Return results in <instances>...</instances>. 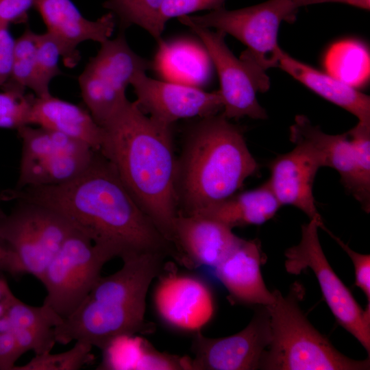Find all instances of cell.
Here are the masks:
<instances>
[{"label":"cell","mask_w":370,"mask_h":370,"mask_svg":"<svg viewBox=\"0 0 370 370\" xmlns=\"http://www.w3.org/2000/svg\"><path fill=\"white\" fill-rule=\"evenodd\" d=\"M62 58L60 48L47 32L37 34L36 79L33 92L36 97L51 94V82L62 72L59 61Z\"/></svg>","instance_id":"cell-28"},{"label":"cell","mask_w":370,"mask_h":370,"mask_svg":"<svg viewBox=\"0 0 370 370\" xmlns=\"http://www.w3.org/2000/svg\"><path fill=\"white\" fill-rule=\"evenodd\" d=\"M32 125L62 133L95 151H100L102 147L104 130L89 111L51 94L34 95L29 115V125Z\"/></svg>","instance_id":"cell-19"},{"label":"cell","mask_w":370,"mask_h":370,"mask_svg":"<svg viewBox=\"0 0 370 370\" xmlns=\"http://www.w3.org/2000/svg\"><path fill=\"white\" fill-rule=\"evenodd\" d=\"M300 139L310 144L321 155L324 166L335 169L341 182L356 200L358 198V178L354 149L346 133L328 134L314 125L304 115H297L290 127V140Z\"/></svg>","instance_id":"cell-21"},{"label":"cell","mask_w":370,"mask_h":370,"mask_svg":"<svg viewBox=\"0 0 370 370\" xmlns=\"http://www.w3.org/2000/svg\"><path fill=\"white\" fill-rule=\"evenodd\" d=\"M270 339L269 317L266 307L262 306L249 324L235 334L214 338L197 332L190 370L258 369Z\"/></svg>","instance_id":"cell-12"},{"label":"cell","mask_w":370,"mask_h":370,"mask_svg":"<svg viewBox=\"0 0 370 370\" xmlns=\"http://www.w3.org/2000/svg\"><path fill=\"white\" fill-rule=\"evenodd\" d=\"M354 149L358 178L357 201L367 212L370 210V125L358 123L347 132Z\"/></svg>","instance_id":"cell-29"},{"label":"cell","mask_w":370,"mask_h":370,"mask_svg":"<svg viewBox=\"0 0 370 370\" xmlns=\"http://www.w3.org/2000/svg\"><path fill=\"white\" fill-rule=\"evenodd\" d=\"M346 252L353 262L355 273V284L365 293L368 304H370V256L362 254L352 249L338 237L328 229H324Z\"/></svg>","instance_id":"cell-33"},{"label":"cell","mask_w":370,"mask_h":370,"mask_svg":"<svg viewBox=\"0 0 370 370\" xmlns=\"http://www.w3.org/2000/svg\"><path fill=\"white\" fill-rule=\"evenodd\" d=\"M0 271L12 275L23 273L15 253L0 238Z\"/></svg>","instance_id":"cell-37"},{"label":"cell","mask_w":370,"mask_h":370,"mask_svg":"<svg viewBox=\"0 0 370 370\" xmlns=\"http://www.w3.org/2000/svg\"><path fill=\"white\" fill-rule=\"evenodd\" d=\"M325 227L316 219L301 226L299 243L287 249L286 271L299 275L310 269L320 286L323 297L336 320L370 353V304L362 309L347 287L338 277L322 249L318 229Z\"/></svg>","instance_id":"cell-10"},{"label":"cell","mask_w":370,"mask_h":370,"mask_svg":"<svg viewBox=\"0 0 370 370\" xmlns=\"http://www.w3.org/2000/svg\"><path fill=\"white\" fill-rule=\"evenodd\" d=\"M166 257L150 252L122 259V267L100 276L75 311L54 328L56 341H82L104 350L116 338L146 329L147 291Z\"/></svg>","instance_id":"cell-4"},{"label":"cell","mask_w":370,"mask_h":370,"mask_svg":"<svg viewBox=\"0 0 370 370\" xmlns=\"http://www.w3.org/2000/svg\"><path fill=\"white\" fill-rule=\"evenodd\" d=\"M278 67L317 95L354 115L358 123L370 125V97L352 85L293 58L282 49Z\"/></svg>","instance_id":"cell-20"},{"label":"cell","mask_w":370,"mask_h":370,"mask_svg":"<svg viewBox=\"0 0 370 370\" xmlns=\"http://www.w3.org/2000/svg\"><path fill=\"white\" fill-rule=\"evenodd\" d=\"M5 316L9 330L13 328L17 332L36 355L51 352L56 342L54 328L63 321L51 308L44 304L30 306L14 296L6 308Z\"/></svg>","instance_id":"cell-23"},{"label":"cell","mask_w":370,"mask_h":370,"mask_svg":"<svg viewBox=\"0 0 370 370\" xmlns=\"http://www.w3.org/2000/svg\"><path fill=\"white\" fill-rule=\"evenodd\" d=\"M14 42L9 27L0 25V88L10 76Z\"/></svg>","instance_id":"cell-35"},{"label":"cell","mask_w":370,"mask_h":370,"mask_svg":"<svg viewBox=\"0 0 370 370\" xmlns=\"http://www.w3.org/2000/svg\"><path fill=\"white\" fill-rule=\"evenodd\" d=\"M226 0H164L160 12V24L164 29L166 22L175 17L201 10H216L224 8Z\"/></svg>","instance_id":"cell-32"},{"label":"cell","mask_w":370,"mask_h":370,"mask_svg":"<svg viewBox=\"0 0 370 370\" xmlns=\"http://www.w3.org/2000/svg\"><path fill=\"white\" fill-rule=\"evenodd\" d=\"M92 346L86 343L75 341L71 349L51 354L50 352L36 355L28 363L16 366L13 370H76L88 360Z\"/></svg>","instance_id":"cell-31"},{"label":"cell","mask_w":370,"mask_h":370,"mask_svg":"<svg viewBox=\"0 0 370 370\" xmlns=\"http://www.w3.org/2000/svg\"><path fill=\"white\" fill-rule=\"evenodd\" d=\"M110 260L86 236L75 230L44 272L40 282L47 294L42 304L66 318L83 301Z\"/></svg>","instance_id":"cell-11"},{"label":"cell","mask_w":370,"mask_h":370,"mask_svg":"<svg viewBox=\"0 0 370 370\" xmlns=\"http://www.w3.org/2000/svg\"><path fill=\"white\" fill-rule=\"evenodd\" d=\"M310 5L311 0H267L237 10L223 8L203 15L184 16L195 25L236 38L247 47L241 56L266 71L278 67L281 23L291 20L300 8Z\"/></svg>","instance_id":"cell-7"},{"label":"cell","mask_w":370,"mask_h":370,"mask_svg":"<svg viewBox=\"0 0 370 370\" xmlns=\"http://www.w3.org/2000/svg\"><path fill=\"white\" fill-rule=\"evenodd\" d=\"M156 312L173 328L199 332L212 319L214 296L201 279L189 274L168 273L158 281L153 293Z\"/></svg>","instance_id":"cell-14"},{"label":"cell","mask_w":370,"mask_h":370,"mask_svg":"<svg viewBox=\"0 0 370 370\" xmlns=\"http://www.w3.org/2000/svg\"><path fill=\"white\" fill-rule=\"evenodd\" d=\"M103 129L99 152L140 208L175 247L178 210L173 125L152 119L136 101H130Z\"/></svg>","instance_id":"cell-2"},{"label":"cell","mask_w":370,"mask_h":370,"mask_svg":"<svg viewBox=\"0 0 370 370\" xmlns=\"http://www.w3.org/2000/svg\"><path fill=\"white\" fill-rule=\"evenodd\" d=\"M295 285L286 296L273 291L275 299L265 306L271 339L260 365L267 370H367L369 358L352 359L338 352L309 322L301 310Z\"/></svg>","instance_id":"cell-5"},{"label":"cell","mask_w":370,"mask_h":370,"mask_svg":"<svg viewBox=\"0 0 370 370\" xmlns=\"http://www.w3.org/2000/svg\"><path fill=\"white\" fill-rule=\"evenodd\" d=\"M12 293L7 282L3 279H0V301L4 300Z\"/></svg>","instance_id":"cell-38"},{"label":"cell","mask_w":370,"mask_h":370,"mask_svg":"<svg viewBox=\"0 0 370 370\" xmlns=\"http://www.w3.org/2000/svg\"><path fill=\"white\" fill-rule=\"evenodd\" d=\"M3 194L5 201L34 203L60 213L111 259L153 252L180 261L175 247L140 208L99 151L87 169L69 182L28 186Z\"/></svg>","instance_id":"cell-1"},{"label":"cell","mask_w":370,"mask_h":370,"mask_svg":"<svg viewBox=\"0 0 370 370\" xmlns=\"http://www.w3.org/2000/svg\"><path fill=\"white\" fill-rule=\"evenodd\" d=\"M282 206L267 181L230 197L196 214L218 221L233 229L250 225H261L272 219Z\"/></svg>","instance_id":"cell-22"},{"label":"cell","mask_w":370,"mask_h":370,"mask_svg":"<svg viewBox=\"0 0 370 370\" xmlns=\"http://www.w3.org/2000/svg\"><path fill=\"white\" fill-rule=\"evenodd\" d=\"M175 247L182 263L214 268L241 238L227 225L198 214L178 213L174 224Z\"/></svg>","instance_id":"cell-17"},{"label":"cell","mask_w":370,"mask_h":370,"mask_svg":"<svg viewBox=\"0 0 370 370\" xmlns=\"http://www.w3.org/2000/svg\"><path fill=\"white\" fill-rule=\"evenodd\" d=\"M186 131L176 160L178 213L198 214L238 192L260 169L241 126L221 114L201 118Z\"/></svg>","instance_id":"cell-3"},{"label":"cell","mask_w":370,"mask_h":370,"mask_svg":"<svg viewBox=\"0 0 370 370\" xmlns=\"http://www.w3.org/2000/svg\"><path fill=\"white\" fill-rule=\"evenodd\" d=\"M36 0H0V25L25 23Z\"/></svg>","instance_id":"cell-34"},{"label":"cell","mask_w":370,"mask_h":370,"mask_svg":"<svg viewBox=\"0 0 370 370\" xmlns=\"http://www.w3.org/2000/svg\"><path fill=\"white\" fill-rule=\"evenodd\" d=\"M37 33L27 28L15 39L10 78L2 86L33 90L36 79Z\"/></svg>","instance_id":"cell-27"},{"label":"cell","mask_w":370,"mask_h":370,"mask_svg":"<svg viewBox=\"0 0 370 370\" xmlns=\"http://www.w3.org/2000/svg\"><path fill=\"white\" fill-rule=\"evenodd\" d=\"M164 0H106L103 6L119 21L123 31L137 25L159 40L164 30L160 24V12Z\"/></svg>","instance_id":"cell-26"},{"label":"cell","mask_w":370,"mask_h":370,"mask_svg":"<svg viewBox=\"0 0 370 370\" xmlns=\"http://www.w3.org/2000/svg\"><path fill=\"white\" fill-rule=\"evenodd\" d=\"M16 201L12 211L0 218V238L15 253L23 273L40 281L51 260L76 228L53 209Z\"/></svg>","instance_id":"cell-8"},{"label":"cell","mask_w":370,"mask_h":370,"mask_svg":"<svg viewBox=\"0 0 370 370\" xmlns=\"http://www.w3.org/2000/svg\"><path fill=\"white\" fill-rule=\"evenodd\" d=\"M139 108L152 119L173 125L180 119L201 118L223 110L219 90L208 92L184 83L138 74L132 82Z\"/></svg>","instance_id":"cell-13"},{"label":"cell","mask_w":370,"mask_h":370,"mask_svg":"<svg viewBox=\"0 0 370 370\" xmlns=\"http://www.w3.org/2000/svg\"><path fill=\"white\" fill-rule=\"evenodd\" d=\"M95 151L85 146L53 154L19 171L15 189L28 186L54 185L69 182L83 173L90 164Z\"/></svg>","instance_id":"cell-24"},{"label":"cell","mask_w":370,"mask_h":370,"mask_svg":"<svg viewBox=\"0 0 370 370\" xmlns=\"http://www.w3.org/2000/svg\"><path fill=\"white\" fill-rule=\"evenodd\" d=\"M0 92V128L16 129L29 125V115L34 96L25 90L2 86Z\"/></svg>","instance_id":"cell-30"},{"label":"cell","mask_w":370,"mask_h":370,"mask_svg":"<svg viewBox=\"0 0 370 370\" xmlns=\"http://www.w3.org/2000/svg\"><path fill=\"white\" fill-rule=\"evenodd\" d=\"M2 201H3V196H2V192L0 191V218L5 214V212H3V211L2 210L1 208V202Z\"/></svg>","instance_id":"cell-39"},{"label":"cell","mask_w":370,"mask_h":370,"mask_svg":"<svg viewBox=\"0 0 370 370\" xmlns=\"http://www.w3.org/2000/svg\"><path fill=\"white\" fill-rule=\"evenodd\" d=\"M100 45L79 75L78 84L86 108L103 128L130 101L127 86L138 74L151 69L153 62L131 49L123 30Z\"/></svg>","instance_id":"cell-6"},{"label":"cell","mask_w":370,"mask_h":370,"mask_svg":"<svg viewBox=\"0 0 370 370\" xmlns=\"http://www.w3.org/2000/svg\"><path fill=\"white\" fill-rule=\"evenodd\" d=\"M295 147L280 154L269 164L267 182L281 206H293L310 219L324 226L313 196V184L318 170L324 166L320 153L308 143L293 139Z\"/></svg>","instance_id":"cell-15"},{"label":"cell","mask_w":370,"mask_h":370,"mask_svg":"<svg viewBox=\"0 0 370 370\" xmlns=\"http://www.w3.org/2000/svg\"><path fill=\"white\" fill-rule=\"evenodd\" d=\"M23 354L10 332H0V370H13Z\"/></svg>","instance_id":"cell-36"},{"label":"cell","mask_w":370,"mask_h":370,"mask_svg":"<svg viewBox=\"0 0 370 370\" xmlns=\"http://www.w3.org/2000/svg\"><path fill=\"white\" fill-rule=\"evenodd\" d=\"M47 32L58 44L68 67L80 60L77 47L86 41L102 43L110 38L116 17L109 12L96 20L84 17L71 0H36L34 7Z\"/></svg>","instance_id":"cell-16"},{"label":"cell","mask_w":370,"mask_h":370,"mask_svg":"<svg viewBox=\"0 0 370 370\" xmlns=\"http://www.w3.org/2000/svg\"><path fill=\"white\" fill-rule=\"evenodd\" d=\"M178 20L199 38L217 70L223 115L228 119L244 116L267 119V112L256 97L258 92H266L269 88L266 71L247 58L236 57L225 42L224 32L195 25L185 16Z\"/></svg>","instance_id":"cell-9"},{"label":"cell","mask_w":370,"mask_h":370,"mask_svg":"<svg viewBox=\"0 0 370 370\" xmlns=\"http://www.w3.org/2000/svg\"><path fill=\"white\" fill-rule=\"evenodd\" d=\"M265 259L258 239L241 238L214 268L217 277L234 301L258 306L273 302L274 294L267 289L260 270Z\"/></svg>","instance_id":"cell-18"},{"label":"cell","mask_w":370,"mask_h":370,"mask_svg":"<svg viewBox=\"0 0 370 370\" xmlns=\"http://www.w3.org/2000/svg\"><path fill=\"white\" fill-rule=\"evenodd\" d=\"M17 132L22 140L19 171L25 169L57 153L88 146L62 133L41 127L25 125L18 129Z\"/></svg>","instance_id":"cell-25"}]
</instances>
